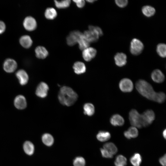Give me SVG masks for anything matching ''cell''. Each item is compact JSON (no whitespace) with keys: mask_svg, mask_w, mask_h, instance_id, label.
I'll list each match as a JSON object with an SVG mask.
<instances>
[{"mask_svg":"<svg viewBox=\"0 0 166 166\" xmlns=\"http://www.w3.org/2000/svg\"><path fill=\"white\" fill-rule=\"evenodd\" d=\"M58 97L61 104L68 106L72 105L75 103L77 100L78 95L71 88L64 86L61 88Z\"/></svg>","mask_w":166,"mask_h":166,"instance_id":"obj_1","label":"cell"},{"mask_svg":"<svg viewBox=\"0 0 166 166\" xmlns=\"http://www.w3.org/2000/svg\"><path fill=\"white\" fill-rule=\"evenodd\" d=\"M135 87L137 91L143 97L155 101L157 92L154 91L152 86L147 81L139 79L136 82Z\"/></svg>","mask_w":166,"mask_h":166,"instance_id":"obj_2","label":"cell"},{"mask_svg":"<svg viewBox=\"0 0 166 166\" xmlns=\"http://www.w3.org/2000/svg\"><path fill=\"white\" fill-rule=\"evenodd\" d=\"M129 119L132 126L141 128L143 127L141 114L135 109H132L129 113Z\"/></svg>","mask_w":166,"mask_h":166,"instance_id":"obj_3","label":"cell"},{"mask_svg":"<svg viewBox=\"0 0 166 166\" xmlns=\"http://www.w3.org/2000/svg\"><path fill=\"white\" fill-rule=\"evenodd\" d=\"M144 48L143 44L139 39L134 38L131 42L130 51L132 54L137 55L140 54Z\"/></svg>","mask_w":166,"mask_h":166,"instance_id":"obj_4","label":"cell"},{"mask_svg":"<svg viewBox=\"0 0 166 166\" xmlns=\"http://www.w3.org/2000/svg\"><path fill=\"white\" fill-rule=\"evenodd\" d=\"M143 121V127H146L151 124L155 118L154 112L152 110L148 109L141 114Z\"/></svg>","mask_w":166,"mask_h":166,"instance_id":"obj_5","label":"cell"},{"mask_svg":"<svg viewBox=\"0 0 166 166\" xmlns=\"http://www.w3.org/2000/svg\"><path fill=\"white\" fill-rule=\"evenodd\" d=\"M121 90L124 93L130 92L133 89V83L131 80L127 78L122 79L119 84Z\"/></svg>","mask_w":166,"mask_h":166,"instance_id":"obj_6","label":"cell"},{"mask_svg":"<svg viewBox=\"0 0 166 166\" xmlns=\"http://www.w3.org/2000/svg\"><path fill=\"white\" fill-rule=\"evenodd\" d=\"M83 33L81 32L75 30L71 32L66 38L67 44L69 46H73L77 43Z\"/></svg>","mask_w":166,"mask_h":166,"instance_id":"obj_7","label":"cell"},{"mask_svg":"<svg viewBox=\"0 0 166 166\" xmlns=\"http://www.w3.org/2000/svg\"><path fill=\"white\" fill-rule=\"evenodd\" d=\"M23 26L26 30L29 31H32L36 29L37 23L34 17L28 16L24 19Z\"/></svg>","mask_w":166,"mask_h":166,"instance_id":"obj_8","label":"cell"},{"mask_svg":"<svg viewBox=\"0 0 166 166\" xmlns=\"http://www.w3.org/2000/svg\"><path fill=\"white\" fill-rule=\"evenodd\" d=\"M17 67L16 61L14 59L8 58L6 59L3 64L4 70L6 72L11 73L14 72Z\"/></svg>","mask_w":166,"mask_h":166,"instance_id":"obj_9","label":"cell"},{"mask_svg":"<svg viewBox=\"0 0 166 166\" xmlns=\"http://www.w3.org/2000/svg\"><path fill=\"white\" fill-rule=\"evenodd\" d=\"M49 87L45 83L42 82L38 85L36 90V94L39 97L44 98L47 95Z\"/></svg>","mask_w":166,"mask_h":166,"instance_id":"obj_10","label":"cell"},{"mask_svg":"<svg viewBox=\"0 0 166 166\" xmlns=\"http://www.w3.org/2000/svg\"><path fill=\"white\" fill-rule=\"evenodd\" d=\"M97 53L95 48L89 47L83 50L82 57L85 61H89L95 57Z\"/></svg>","mask_w":166,"mask_h":166,"instance_id":"obj_11","label":"cell"},{"mask_svg":"<svg viewBox=\"0 0 166 166\" xmlns=\"http://www.w3.org/2000/svg\"><path fill=\"white\" fill-rule=\"evenodd\" d=\"M151 77L153 81L160 83L163 82L165 79V76L163 72L159 69H155L152 73Z\"/></svg>","mask_w":166,"mask_h":166,"instance_id":"obj_12","label":"cell"},{"mask_svg":"<svg viewBox=\"0 0 166 166\" xmlns=\"http://www.w3.org/2000/svg\"><path fill=\"white\" fill-rule=\"evenodd\" d=\"M126 55L123 53H118L114 56V59L116 65L119 67L125 65L127 62Z\"/></svg>","mask_w":166,"mask_h":166,"instance_id":"obj_13","label":"cell"},{"mask_svg":"<svg viewBox=\"0 0 166 166\" xmlns=\"http://www.w3.org/2000/svg\"><path fill=\"white\" fill-rule=\"evenodd\" d=\"M14 104L16 108L19 109H25L27 106V103L25 97L23 95H19L15 98Z\"/></svg>","mask_w":166,"mask_h":166,"instance_id":"obj_14","label":"cell"},{"mask_svg":"<svg viewBox=\"0 0 166 166\" xmlns=\"http://www.w3.org/2000/svg\"><path fill=\"white\" fill-rule=\"evenodd\" d=\"M111 124L114 126H123L124 123V120L123 117L118 114L113 115L110 119Z\"/></svg>","mask_w":166,"mask_h":166,"instance_id":"obj_15","label":"cell"},{"mask_svg":"<svg viewBox=\"0 0 166 166\" xmlns=\"http://www.w3.org/2000/svg\"><path fill=\"white\" fill-rule=\"evenodd\" d=\"M16 75L21 85H24L27 83L29 79L28 76L24 70L19 69L16 72Z\"/></svg>","mask_w":166,"mask_h":166,"instance_id":"obj_16","label":"cell"},{"mask_svg":"<svg viewBox=\"0 0 166 166\" xmlns=\"http://www.w3.org/2000/svg\"><path fill=\"white\" fill-rule=\"evenodd\" d=\"M83 34L90 43L97 42L100 37L97 32L92 30L85 31Z\"/></svg>","mask_w":166,"mask_h":166,"instance_id":"obj_17","label":"cell"},{"mask_svg":"<svg viewBox=\"0 0 166 166\" xmlns=\"http://www.w3.org/2000/svg\"><path fill=\"white\" fill-rule=\"evenodd\" d=\"M20 45L25 48H30L33 44V41L30 36L25 35L22 36L19 40Z\"/></svg>","mask_w":166,"mask_h":166,"instance_id":"obj_18","label":"cell"},{"mask_svg":"<svg viewBox=\"0 0 166 166\" xmlns=\"http://www.w3.org/2000/svg\"><path fill=\"white\" fill-rule=\"evenodd\" d=\"M35 52L36 57L39 59H45L48 55V51L43 46H38L35 49Z\"/></svg>","mask_w":166,"mask_h":166,"instance_id":"obj_19","label":"cell"},{"mask_svg":"<svg viewBox=\"0 0 166 166\" xmlns=\"http://www.w3.org/2000/svg\"><path fill=\"white\" fill-rule=\"evenodd\" d=\"M74 72L77 74H80L84 73L86 68L85 64L81 61L75 62L73 66Z\"/></svg>","mask_w":166,"mask_h":166,"instance_id":"obj_20","label":"cell"},{"mask_svg":"<svg viewBox=\"0 0 166 166\" xmlns=\"http://www.w3.org/2000/svg\"><path fill=\"white\" fill-rule=\"evenodd\" d=\"M23 148L25 153L27 155H32L34 151V144L29 141H26L23 145Z\"/></svg>","mask_w":166,"mask_h":166,"instance_id":"obj_21","label":"cell"},{"mask_svg":"<svg viewBox=\"0 0 166 166\" xmlns=\"http://www.w3.org/2000/svg\"><path fill=\"white\" fill-rule=\"evenodd\" d=\"M111 137L109 132L106 131H100L96 136L97 139L101 142H105L109 140Z\"/></svg>","mask_w":166,"mask_h":166,"instance_id":"obj_22","label":"cell"},{"mask_svg":"<svg viewBox=\"0 0 166 166\" xmlns=\"http://www.w3.org/2000/svg\"><path fill=\"white\" fill-rule=\"evenodd\" d=\"M42 140L43 143L48 146H52L54 141L53 137L51 135L48 133L44 134L42 136Z\"/></svg>","mask_w":166,"mask_h":166,"instance_id":"obj_23","label":"cell"},{"mask_svg":"<svg viewBox=\"0 0 166 166\" xmlns=\"http://www.w3.org/2000/svg\"><path fill=\"white\" fill-rule=\"evenodd\" d=\"M142 12L144 16L148 17H150L155 14L156 10L153 7L150 6L146 5L142 8Z\"/></svg>","mask_w":166,"mask_h":166,"instance_id":"obj_24","label":"cell"},{"mask_svg":"<svg viewBox=\"0 0 166 166\" xmlns=\"http://www.w3.org/2000/svg\"><path fill=\"white\" fill-rule=\"evenodd\" d=\"M142 160L141 156L137 153H134L130 159V163L133 166H140Z\"/></svg>","mask_w":166,"mask_h":166,"instance_id":"obj_25","label":"cell"},{"mask_svg":"<svg viewBox=\"0 0 166 166\" xmlns=\"http://www.w3.org/2000/svg\"><path fill=\"white\" fill-rule=\"evenodd\" d=\"M84 113L88 116H92L95 113V108L91 103H86L84 105Z\"/></svg>","mask_w":166,"mask_h":166,"instance_id":"obj_26","label":"cell"},{"mask_svg":"<svg viewBox=\"0 0 166 166\" xmlns=\"http://www.w3.org/2000/svg\"><path fill=\"white\" fill-rule=\"evenodd\" d=\"M57 15L56 10L52 7L48 8L45 12V17L49 20H53L57 17Z\"/></svg>","mask_w":166,"mask_h":166,"instance_id":"obj_27","label":"cell"},{"mask_svg":"<svg viewBox=\"0 0 166 166\" xmlns=\"http://www.w3.org/2000/svg\"><path fill=\"white\" fill-rule=\"evenodd\" d=\"M77 43L78 44L79 49L82 50L89 47L90 44L85 38L83 34L81 36Z\"/></svg>","mask_w":166,"mask_h":166,"instance_id":"obj_28","label":"cell"},{"mask_svg":"<svg viewBox=\"0 0 166 166\" xmlns=\"http://www.w3.org/2000/svg\"><path fill=\"white\" fill-rule=\"evenodd\" d=\"M103 148L113 155L116 154L117 152L118 149L116 145L112 142H108L103 145Z\"/></svg>","mask_w":166,"mask_h":166,"instance_id":"obj_29","label":"cell"},{"mask_svg":"<svg viewBox=\"0 0 166 166\" xmlns=\"http://www.w3.org/2000/svg\"><path fill=\"white\" fill-rule=\"evenodd\" d=\"M127 164V159L124 156L119 155L116 157L114 161L115 166H126Z\"/></svg>","mask_w":166,"mask_h":166,"instance_id":"obj_30","label":"cell"},{"mask_svg":"<svg viewBox=\"0 0 166 166\" xmlns=\"http://www.w3.org/2000/svg\"><path fill=\"white\" fill-rule=\"evenodd\" d=\"M156 52L159 56L163 58L166 57V45L165 44H158L156 47Z\"/></svg>","mask_w":166,"mask_h":166,"instance_id":"obj_31","label":"cell"},{"mask_svg":"<svg viewBox=\"0 0 166 166\" xmlns=\"http://www.w3.org/2000/svg\"><path fill=\"white\" fill-rule=\"evenodd\" d=\"M54 3L56 6L59 9H63L68 7L70 5L71 1L65 0L61 1L55 0Z\"/></svg>","mask_w":166,"mask_h":166,"instance_id":"obj_32","label":"cell"},{"mask_svg":"<svg viewBox=\"0 0 166 166\" xmlns=\"http://www.w3.org/2000/svg\"><path fill=\"white\" fill-rule=\"evenodd\" d=\"M73 164L74 166H85V161L83 157L77 156L74 159Z\"/></svg>","mask_w":166,"mask_h":166,"instance_id":"obj_33","label":"cell"},{"mask_svg":"<svg viewBox=\"0 0 166 166\" xmlns=\"http://www.w3.org/2000/svg\"><path fill=\"white\" fill-rule=\"evenodd\" d=\"M127 131L131 138H136L138 135V130L135 127H130Z\"/></svg>","mask_w":166,"mask_h":166,"instance_id":"obj_34","label":"cell"},{"mask_svg":"<svg viewBox=\"0 0 166 166\" xmlns=\"http://www.w3.org/2000/svg\"><path fill=\"white\" fill-rule=\"evenodd\" d=\"M165 99L166 95L164 92H157L155 101L159 103H162L165 101Z\"/></svg>","mask_w":166,"mask_h":166,"instance_id":"obj_35","label":"cell"},{"mask_svg":"<svg viewBox=\"0 0 166 166\" xmlns=\"http://www.w3.org/2000/svg\"><path fill=\"white\" fill-rule=\"evenodd\" d=\"M101 152L103 157L106 158H112L113 155L104 148L100 149Z\"/></svg>","mask_w":166,"mask_h":166,"instance_id":"obj_36","label":"cell"},{"mask_svg":"<svg viewBox=\"0 0 166 166\" xmlns=\"http://www.w3.org/2000/svg\"><path fill=\"white\" fill-rule=\"evenodd\" d=\"M115 2L119 7L123 8L127 5L128 2L127 0H116Z\"/></svg>","mask_w":166,"mask_h":166,"instance_id":"obj_37","label":"cell"},{"mask_svg":"<svg viewBox=\"0 0 166 166\" xmlns=\"http://www.w3.org/2000/svg\"><path fill=\"white\" fill-rule=\"evenodd\" d=\"M89 30H92L95 31L98 34L99 36H102L103 35L102 30L99 27L89 26Z\"/></svg>","mask_w":166,"mask_h":166,"instance_id":"obj_38","label":"cell"},{"mask_svg":"<svg viewBox=\"0 0 166 166\" xmlns=\"http://www.w3.org/2000/svg\"><path fill=\"white\" fill-rule=\"evenodd\" d=\"M77 6L79 8L83 7L85 4V1L84 0H73Z\"/></svg>","mask_w":166,"mask_h":166,"instance_id":"obj_39","label":"cell"},{"mask_svg":"<svg viewBox=\"0 0 166 166\" xmlns=\"http://www.w3.org/2000/svg\"><path fill=\"white\" fill-rule=\"evenodd\" d=\"M6 29V26L5 23L0 20V34L3 33Z\"/></svg>","mask_w":166,"mask_h":166,"instance_id":"obj_40","label":"cell"},{"mask_svg":"<svg viewBox=\"0 0 166 166\" xmlns=\"http://www.w3.org/2000/svg\"><path fill=\"white\" fill-rule=\"evenodd\" d=\"M166 155L165 154L164 156L160 157L159 159V162L162 166H166Z\"/></svg>","mask_w":166,"mask_h":166,"instance_id":"obj_41","label":"cell"},{"mask_svg":"<svg viewBox=\"0 0 166 166\" xmlns=\"http://www.w3.org/2000/svg\"><path fill=\"white\" fill-rule=\"evenodd\" d=\"M124 136L127 139H130L131 138L129 135L127 130L124 132Z\"/></svg>","mask_w":166,"mask_h":166,"instance_id":"obj_42","label":"cell"},{"mask_svg":"<svg viewBox=\"0 0 166 166\" xmlns=\"http://www.w3.org/2000/svg\"><path fill=\"white\" fill-rule=\"evenodd\" d=\"M162 135H163V136L164 137V138L165 139H166V129H164L163 132V133H162Z\"/></svg>","mask_w":166,"mask_h":166,"instance_id":"obj_43","label":"cell"},{"mask_svg":"<svg viewBox=\"0 0 166 166\" xmlns=\"http://www.w3.org/2000/svg\"><path fill=\"white\" fill-rule=\"evenodd\" d=\"M87 2L90 3H93L95 1V0H87Z\"/></svg>","mask_w":166,"mask_h":166,"instance_id":"obj_44","label":"cell"}]
</instances>
